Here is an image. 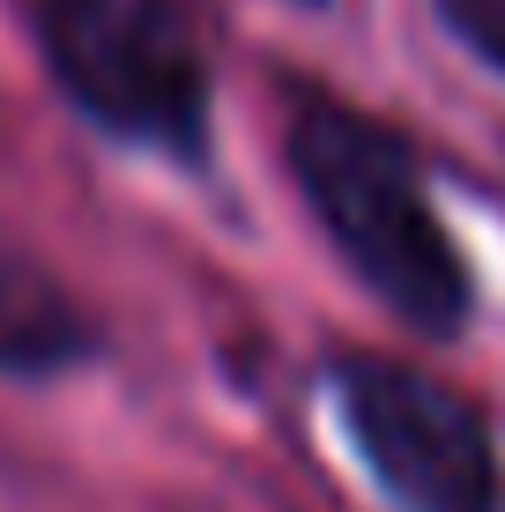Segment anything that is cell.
<instances>
[{"instance_id": "6da1fadb", "label": "cell", "mask_w": 505, "mask_h": 512, "mask_svg": "<svg viewBox=\"0 0 505 512\" xmlns=\"http://www.w3.org/2000/svg\"><path fill=\"white\" fill-rule=\"evenodd\" d=\"M290 171L335 253L372 282L394 320L424 334H454L468 320V260L431 216L402 134L342 104H305L290 127Z\"/></svg>"}, {"instance_id": "7a4b0ae2", "label": "cell", "mask_w": 505, "mask_h": 512, "mask_svg": "<svg viewBox=\"0 0 505 512\" xmlns=\"http://www.w3.org/2000/svg\"><path fill=\"white\" fill-rule=\"evenodd\" d=\"M45 60L97 127L164 156L208 141V60L186 0H38Z\"/></svg>"}, {"instance_id": "3957f363", "label": "cell", "mask_w": 505, "mask_h": 512, "mask_svg": "<svg viewBox=\"0 0 505 512\" xmlns=\"http://www.w3.org/2000/svg\"><path fill=\"white\" fill-rule=\"evenodd\" d=\"M342 423L364 468L402 512H498V446L446 379L402 357H342L335 364Z\"/></svg>"}, {"instance_id": "277c9868", "label": "cell", "mask_w": 505, "mask_h": 512, "mask_svg": "<svg viewBox=\"0 0 505 512\" xmlns=\"http://www.w3.org/2000/svg\"><path fill=\"white\" fill-rule=\"evenodd\" d=\"M82 349H90V327L60 275L23 238L0 231V372H52Z\"/></svg>"}, {"instance_id": "5b68a950", "label": "cell", "mask_w": 505, "mask_h": 512, "mask_svg": "<svg viewBox=\"0 0 505 512\" xmlns=\"http://www.w3.org/2000/svg\"><path fill=\"white\" fill-rule=\"evenodd\" d=\"M439 23L505 75V0H439Z\"/></svg>"}]
</instances>
